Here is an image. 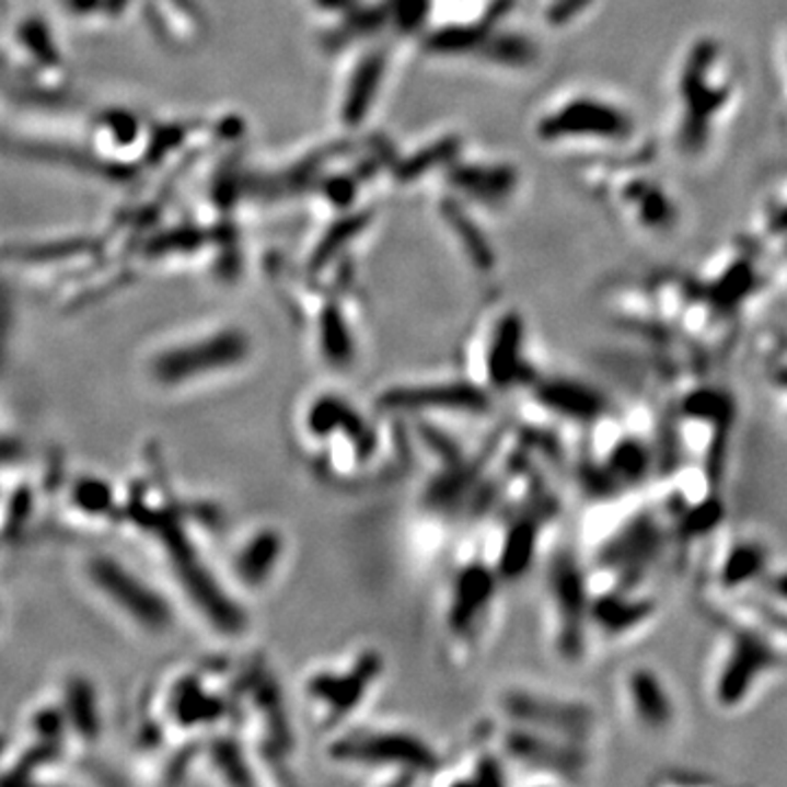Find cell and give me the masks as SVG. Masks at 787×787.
<instances>
[{
  "instance_id": "cell-12",
  "label": "cell",
  "mask_w": 787,
  "mask_h": 787,
  "mask_svg": "<svg viewBox=\"0 0 787 787\" xmlns=\"http://www.w3.org/2000/svg\"><path fill=\"white\" fill-rule=\"evenodd\" d=\"M287 554V539L274 525H261L241 539L232 554V571L247 589L267 587L280 571Z\"/></svg>"
},
{
  "instance_id": "cell-3",
  "label": "cell",
  "mask_w": 787,
  "mask_h": 787,
  "mask_svg": "<svg viewBox=\"0 0 787 787\" xmlns=\"http://www.w3.org/2000/svg\"><path fill=\"white\" fill-rule=\"evenodd\" d=\"M385 672V655L374 646H359L320 663L302 683L309 722L326 738L357 722L381 687Z\"/></svg>"
},
{
  "instance_id": "cell-11",
  "label": "cell",
  "mask_w": 787,
  "mask_h": 787,
  "mask_svg": "<svg viewBox=\"0 0 787 787\" xmlns=\"http://www.w3.org/2000/svg\"><path fill=\"white\" fill-rule=\"evenodd\" d=\"M620 703L626 718L646 736L666 738L681 722L679 696L670 679L650 663H635L620 676Z\"/></svg>"
},
{
  "instance_id": "cell-9",
  "label": "cell",
  "mask_w": 787,
  "mask_h": 787,
  "mask_svg": "<svg viewBox=\"0 0 787 787\" xmlns=\"http://www.w3.org/2000/svg\"><path fill=\"white\" fill-rule=\"evenodd\" d=\"M499 716L508 725L547 733L580 747H593L598 736L595 711L578 701L545 690L508 687L499 696Z\"/></svg>"
},
{
  "instance_id": "cell-1",
  "label": "cell",
  "mask_w": 787,
  "mask_h": 787,
  "mask_svg": "<svg viewBox=\"0 0 787 787\" xmlns=\"http://www.w3.org/2000/svg\"><path fill=\"white\" fill-rule=\"evenodd\" d=\"M337 390L311 394L298 409L296 427L313 466L333 484H355L374 475L385 458V423Z\"/></svg>"
},
{
  "instance_id": "cell-7",
  "label": "cell",
  "mask_w": 787,
  "mask_h": 787,
  "mask_svg": "<svg viewBox=\"0 0 787 787\" xmlns=\"http://www.w3.org/2000/svg\"><path fill=\"white\" fill-rule=\"evenodd\" d=\"M777 560L773 543L757 530H736L720 536L705 563L707 606L760 593Z\"/></svg>"
},
{
  "instance_id": "cell-13",
  "label": "cell",
  "mask_w": 787,
  "mask_h": 787,
  "mask_svg": "<svg viewBox=\"0 0 787 787\" xmlns=\"http://www.w3.org/2000/svg\"><path fill=\"white\" fill-rule=\"evenodd\" d=\"M760 593L787 613V563H782V560L775 563V567L768 574Z\"/></svg>"
},
{
  "instance_id": "cell-8",
  "label": "cell",
  "mask_w": 787,
  "mask_h": 787,
  "mask_svg": "<svg viewBox=\"0 0 787 787\" xmlns=\"http://www.w3.org/2000/svg\"><path fill=\"white\" fill-rule=\"evenodd\" d=\"M493 398L468 377L409 381L383 387L374 398V412L394 420H431L433 416L477 418L493 412Z\"/></svg>"
},
{
  "instance_id": "cell-10",
  "label": "cell",
  "mask_w": 787,
  "mask_h": 787,
  "mask_svg": "<svg viewBox=\"0 0 787 787\" xmlns=\"http://www.w3.org/2000/svg\"><path fill=\"white\" fill-rule=\"evenodd\" d=\"M589 593L591 646L628 641L646 633L661 613L650 587H589Z\"/></svg>"
},
{
  "instance_id": "cell-5",
  "label": "cell",
  "mask_w": 787,
  "mask_h": 787,
  "mask_svg": "<svg viewBox=\"0 0 787 787\" xmlns=\"http://www.w3.org/2000/svg\"><path fill=\"white\" fill-rule=\"evenodd\" d=\"M471 381L493 401L521 396L541 374L530 355V335L523 317L512 309L495 311L477 328L468 350Z\"/></svg>"
},
{
  "instance_id": "cell-6",
  "label": "cell",
  "mask_w": 787,
  "mask_h": 787,
  "mask_svg": "<svg viewBox=\"0 0 787 787\" xmlns=\"http://www.w3.org/2000/svg\"><path fill=\"white\" fill-rule=\"evenodd\" d=\"M589 580L580 554L560 545L547 556L545 569V628L552 652L569 666L582 663L591 646Z\"/></svg>"
},
{
  "instance_id": "cell-4",
  "label": "cell",
  "mask_w": 787,
  "mask_h": 787,
  "mask_svg": "<svg viewBox=\"0 0 787 787\" xmlns=\"http://www.w3.org/2000/svg\"><path fill=\"white\" fill-rule=\"evenodd\" d=\"M504 587L484 543L453 565L440 604V639L453 661H468L493 626L497 593Z\"/></svg>"
},
{
  "instance_id": "cell-2",
  "label": "cell",
  "mask_w": 787,
  "mask_h": 787,
  "mask_svg": "<svg viewBox=\"0 0 787 787\" xmlns=\"http://www.w3.org/2000/svg\"><path fill=\"white\" fill-rule=\"evenodd\" d=\"M326 757L366 782L401 786L438 779L444 760L420 733L405 727H374L352 722L328 736Z\"/></svg>"
}]
</instances>
